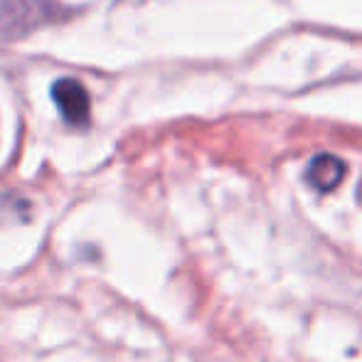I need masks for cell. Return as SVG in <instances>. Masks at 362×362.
<instances>
[{"instance_id": "cell-1", "label": "cell", "mask_w": 362, "mask_h": 362, "mask_svg": "<svg viewBox=\"0 0 362 362\" xmlns=\"http://www.w3.org/2000/svg\"><path fill=\"white\" fill-rule=\"evenodd\" d=\"M45 20L42 0H0V45L15 42Z\"/></svg>"}, {"instance_id": "cell-2", "label": "cell", "mask_w": 362, "mask_h": 362, "mask_svg": "<svg viewBox=\"0 0 362 362\" xmlns=\"http://www.w3.org/2000/svg\"><path fill=\"white\" fill-rule=\"evenodd\" d=\"M52 101L57 106V111L62 114V119L69 126H86L91 114V101L86 89L72 76H64L52 84Z\"/></svg>"}, {"instance_id": "cell-3", "label": "cell", "mask_w": 362, "mask_h": 362, "mask_svg": "<svg viewBox=\"0 0 362 362\" xmlns=\"http://www.w3.org/2000/svg\"><path fill=\"white\" fill-rule=\"evenodd\" d=\"M348 165L340 160L333 153H320V156L310 158L308 168H305V180L313 190L318 192H330L343 182Z\"/></svg>"}]
</instances>
